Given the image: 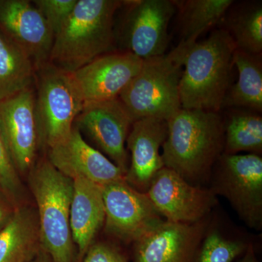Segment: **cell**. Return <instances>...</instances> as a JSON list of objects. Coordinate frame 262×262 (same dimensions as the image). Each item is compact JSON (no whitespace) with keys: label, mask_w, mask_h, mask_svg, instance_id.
<instances>
[{"label":"cell","mask_w":262,"mask_h":262,"mask_svg":"<svg viewBox=\"0 0 262 262\" xmlns=\"http://www.w3.org/2000/svg\"><path fill=\"white\" fill-rule=\"evenodd\" d=\"M235 50L221 27L204 40L174 48L184 67L179 84L182 108L220 113L232 85Z\"/></svg>","instance_id":"obj_1"},{"label":"cell","mask_w":262,"mask_h":262,"mask_svg":"<svg viewBox=\"0 0 262 262\" xmlns=\"http://www.w3.org/2000/svg\"><path fill=\"white\" fill-rule=\"evenodd\" d=\"M167 123L161 155L164 166L187 182L203 178L223 154V117L220 113L181 108Z\"/></svg>","instance_id":"obj_2"},{"label":"cell","mask_w":262,"mask_h":262,"mask_svg":"<svg viewBox=\"0 0 262 262\" xmlns=\"http://www.w3.org/2000/svg\"><path fill=\"white\" fill-rule=\"evenodd\" d=\"M121 0H78L55 35L48 63L72 73L114 52L115 24Z\"/></svg>","instance_id":"obj_3"},{"label":"cell","mask_w":262,"mask_h":262,"mask_svg":"<svg viewBox=\"0 0 262 262\" xmlns=\"http://www.w3.org/2000/svg\"><path fill=\"white\" fill-rule=\"evenodd\" d=\"M29 185L37 203L42 249L53 262L75 261L70 223L73 180L45 160L30 170Z\"/></svg>","instance_id":"obj_4"},{"label":"cell","mask_w":262,"mask_h":262,"mask_svg":"<svg viewBox=\"0 0 262 262\" xmlns=\"http://www.w3.org/2000/svg\"><path fill=\"white\" fill-rule=\"evenodd\" d=\"M182 69L174 49L164 56L143 60L140 71L118 96L134 122L146 117L167 120L182 108Z\"/></svg>","instance_id":"obj_5"},{"label":"cell","mask_w":262,"mask_h":262,"mask_svg":"<svg viewBox=\"0 0 262 262\" xmlns=\"http://www.w3.org/2000/svg\"><path fill=\"white\" fill-rule=\"evenodd\" d=\"M120 22L115 24V45L141 60L166 54L168 27L177 13L173 0L124 1Z\"/></svg>","instance_id":"obj_6"},{"label":"cell","mask_w":262,"mask_h":262,"mask_svg":"<svg viewBox=\"0 0 262 262\" xmlns=\"http://www.w3.org/2000/svg\"><path fill=\"white\" fill-rule=\"evenodd\" d=\"M37 71L35 111L39 141L49 149L69 136L84 103L70 73L50 63Z\"/></svg>","instance_id":"obj_7"},{"label":"cell","mask_w":262,"mask_h":262,"mask_svg":"<svg viewBox=\"0 0 262 262\" xmlns=\"http://www.w3.org/2000/svg\"><path fill=\"white\" fill-rule=\"evenodd\" d=\"M212 192L225 196L241 220L252 228L262 225V158L259 155H221Z\"/></svg>","instance_id":"obj_8"},{"label":"cell","mask_w":262,"mask_h":262,"mask_svg":"<svg viewBox=\"0 0 262 262\" xmlns=\"http://www.w3.org/2000/svg\"><path fill=\"white\" fill-rule=\"evenodd\" d=\"M107 233L125 242H137L163 222L145 192L125 179L101 187Z\"/></svg>","instance_id":"obj_9"},{"label":"cell","mask_w":262,"mask_h":262,"mask_svg":"<svg viewBox=\"0 0 262 262\" xmlns=\"http://www.w3.org/2000/svg\"><path fill=\"white\" fill-rule=\"evenodd\" d=\"M0 133L17 171L30 172L40 144L32 87L0 101Z\"/></svg>","instance_id":"obj_10"},{"label":"cell","mask_w":262,"mask_h":262,"mask_svg":"<svg viewBox=\"0 0 262 262\" xmlns=\"http://www.w3.org/2000/svg\"><path fill=\"white\" fill-rule=\"evenodd\" d=\"M146 194L166 221L186 225L199 222L217 202L211 190L191 185L166 167L155 176Z\"/></svg>","instance_id":"obj_11"},{"label":"cell","mask_w":262,"mask_h":262,"mask_svg":"<svg viewBox=\"0 0 262 262\" xmlns=\"http://www.w3.org/2000/svg\"><path fill=\"white\" fill-rule=\"evenodd\" d=\"M134 120L119 98L85 103L75 126L83 130L126 175L128 155L125 143Z\"/></svg>","instance_id":"obj_12"},{"label":"cell","mask_w":262,"mask_h":262,"mask_svg":"<svg viewBox=\"0 0 262 262\" xmlns=\"http://www.w3.org/2000/svg\"><path fill=\"white\" fill-rule=\"evenodd\" d=\"M143 60L130 52H112L70 73L81 99L85 103L118 98L138 72Z\"/></svg>","instance_id":"obj_13"},{"label":"cell","mask_w":262,"mask_h":262,"mask_svg":"<svg viewBox=\"0 0 262 262\" xmlns=\"http://www.w3.org/2000/svg\"><path fill=\"white\" fill-rule=\"evenodd\" d=\"M0 33L29 56L36 72L48 63L54 35L32 2L0 0Z\"/></svg>","instance_id":"obj_14"},{"label":"cell","mask_w":262,"mask_h":262,"mask_svg":"<svg viewBox=\"0 0 262 262\" xmlns=\"http://www.w3.org/2000/svg\"><path fill=\"white\" fill-rule=\"evenodd\" d=\"M48 160L72 180L82 178L100 187L125 179L121 169L88 144L75 125L66 139L49 148Z\"/></svg>","instance_id":"obj_15"},{"label":"cell","mask_w":262,"mask_h":262,"mask_svg":"<svg viewBox=\"0 0 262 262\" xmlns=\"http://www.w3.org/2000/svg\"><path fill=\"white\" fill-rule=\"evenodd\" d=\"M168 135V123L163 119L146 117L133 122L127 138L131 154L125 180L137 190L147 192L155 176L164 168L160 154Z\"/></svg>","instance_id":"obj_16"},{"label":"cell","mask_w":262,"mask_h":262,"mask_svg":"<svg viewBox=\"0 0 262 262\" xmlns=\"http://www.w3.org/2000/svg\"><path fill=\"white\" fill-rule=\"evenodd\" d=\"M201 229L163 221L136 242L135 262H187Z\"/></svg>","instance_id":"obj_17"},{"label":"cell","mask_w":262,"mask_h":262,"mask_svg":"<svg viewBox=\"0 0 262 262\" xmlns=\"http://www.w3.org/2000/svg\"><path fill=\"white\" fill-rule=\"evenodd\" d=\"M105 222L101 187L86 179L73 180L70 223L74 244L83 258Z\"/></svg>","instance_id":"obj_18"},{"label":"cell","mask_w":262,"mask_h":262,"mask_svg":"<svg viewBox=\"0 0 262 262\" xmlns=\"http://www.w3.org/2000/svg\"><path fill=\"white\" fill-rule=\"evenodd\" d=\"M37 211L18 207L0 231V262H27L40 251Z\"/></svg>","instance_id":"obj_19"},{"label":"cell","mask_w":262,"mask_h":262,"mask_svg":"<svg viewBox=\"0 0 262 262\" xmlns=\"http://www.w3.org/2000/svg\"><path fill=\"white\" fill-rule=\"evenodd\" d=\"M261 54H251L236 48L233 61L238 79L229 88L222 108H246L261 114Z\"/></svg>","instance_id":"obj_20"},{"label":"cell","mask_w":262,"mask_h":262,"mask_svg":"<svg viewBox=\"0 0 262 262\" xmlns=\"http://www.w3.org/2000/svg\"><path fill=\"white\" fill-rule=\"evenodd\" d=\"M178 15L180 42L190 46L203 33L220 24L233 0H173Z\"/></svg>","instance_id":"obj_21"},{"label":"cell","mask_w":262,"mask_h":262,"mask_svg":"<svg viewBox=\"0 0 262 262\" xmlns=\"http://www.w3.org/2000/svg\"><path fill=\"white\" fill-rule=\"evenodd\" d=\"M221 23L223 25L221 28L228 33L237 49L261 54V1H234Z\"/></svg>","instance_id":"obj_22"},{"label":"cell","mask_w":262,"mask_h":262,"mask_svg":"<svg viewBox=\"0 0 262 262\" xmlns=\"http://www.w3.org/2000/svg\"><path fill=\"white\" fill-rule=\"evenodd\" d=\"M225 122L224 154L248 151L259 155L262 151L261 113L241 108H229Z\"/></svg>","instance_id":"obj_23"},{"label":"cell","mask_w":262,"mask_h":262,"mask_svg":"<svg viewBox=\"0 0 262 262\" xmlns=\"http://www.w3.org/2000/svg\"><path fill=\"white\" fill-rule=\"evenodd\" d=\"M35 73L29 56L0 33V101L32 87Z\"/></svg>","instance_id":"obj_24"},{"label":"cell","mask_w":262,"mask_h":262,"mask_svg":"<svg viewBox=\"0 0 262 262\" xmlns=\"http://www.w3.org/2000/svg\"><path fill=\"white\" fill-rule=\"evenodd\" d=\"M246 248L241 241H231L212 232L207 236L196 262H232Z\"/></svg>","instance_id":"obj_25"},{"label":"cell","mask_w":262,"mask_h":262,"mask_svg":"<svg viewBox=\"0 0 262 262\" xmlns=\"http://www.w3.org/2000/svg\"><path fill=\"white\" fill-rule=\"evenodd\" d=\"M0 192L13 205L15 209L21 199L22 186L18 172L13 161L0 133Z\"/></svg>","instance_id":"obj_26"},{"label":"cell","mask_w":262,"mask_h":262,"mask_svg":"<svg viewBox=\"0 0 262 262\" xmlns=\"http://www.w3.org/2000/svg\"><path fill=\"white\" fill-rule=\"evenodd\" d=\"M78 0H34V6L40 12L53 35H56L75 9Z\"/></svg>","instance_id":"obj_27"},{"label":"cell","mask_w":262,"mask_h":262,"mask_svg":"<svg viewBox=\"0 0 262 262\" xmlns=\"http://www.w3.org/2000/svg\"><path fill=\"white\" fill-rule=\"evenodd\" d=\"M81 262H127L116 248L103 243L93 244Z\"/></svg>","instance_id":"obj_28"},{"label":"cell","mask_w":262,"mask_h":262,"mask_svg":"<svg viewBox=\"0 0 262 262\" xmlns=\"http://www.w3.org/2000/svg\"><path fill=\"white\" fill-rule=\"evenodd\" d=\"M15 210L13 205L0 192V231L9 222Z\"/></svg>","instance_id":"obj_29"},{"label":"cell","mask_w":262,"mask_h":262,"mask_svg":"<svg viewBox=\"0 0 262 262\" xmlns=\"http://www.w3.org/2000/svg\"><path fill=\"white\" fill-rule=\"evenodd\" d=\"M27 262H53V261L51 256L42 248H41L39 253L34 258Z\"/></svg>","instance_id":"obj_30"},{"label":"cell","mask_w":262,"mask_h":262,"mask_svg":"<svg viewBox=\"0 0 262 262\" xmlns=\"http://www.w3.org/2000/svg\"><path fill=\"white\" fill-rule=\"evenodd\" d=\"M241 262H258L257 260L256 259V257H255L252 248H250L248 249L246 256Z\"/></svg>","instance_id":"obj_31"}]
</instances>
